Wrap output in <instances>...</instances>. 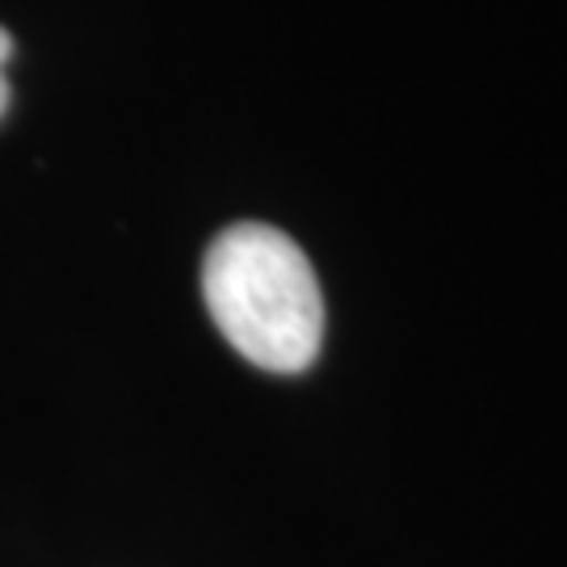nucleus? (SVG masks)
<instances>
[{"label":"nucleus","mask_w":567,"mask_h":567,"mask_svg":"<svg viewBox=\"0 0 567 567\" xmlns=\"http://www.w3.org/2000/svg\"><path fill=\"white\" fill-rule=\"evenodd\" d=\"M9 55H13V39L0 30V114L9 110V81H4V63H9Z\"/></svg>","instance_id":"2"},{"label":"nucleus","mask_w":567,"mask_h":567,"mask_svg":"<svg viewBox=\"0 0 567 567\" xmlns=\"http://www.w3.org/2000/svg\"><path fill=\"white\" fill-rule=\"evenodd\" d=\"M203 299L227 344L274 374H299L324 341V295L303 248L269 224L219 231L203 261Z\"/></svg>","instance_id":"1"}]
</instances>
